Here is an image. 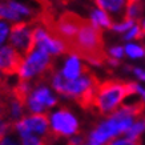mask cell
<instances>
[{
  "instance_id": "cell-1",
  "label": "cell",
  "mask_w": 145,
  "mask_h": 145,
  "mask_svg": "<svg viewBox=\"0 0 145 145\" xmlns=\"http://www.w3.org/2000/svg\"><path fill=\"white\" fill-rule=\"evenodd\" d=\"M68 53L96 65H101L109 60L104 49L101 29L93 25L91 20H85L75 40L68 45Z\"/></svg>"
},
{
  "instance_id": "cell-2",
  "label": "cell",
  "mask_w": 145,
  "mask_h": 145,
  "mask_svg": "<svg viewBox=\"0 0 145 145\" xmlns=\"http://www.w3.org/2000/svg\"><path fill=\"white\" fill-rule=\"evenodd\" d=\"M136 87L137 84L135 83H121L114 80L100 83L95 97L93 108H96L101 114L113 113L119 109L125 97L136 95Z\"/></svg>"
},
{
  "instance_id": "cell-3",
  "label": "cell",
  "mask_w": 145,
  "mask_h": 145,
  "mask_svg": "<svg viewBox=\"0 0 145 145\" xmlns=\"http://www.w3.org/2000/svg\"><path fill=\"white\" fill-rule=\"evenodd\" d=\"M85 20L87 19H83L80 18L79 15H76V13L67 11L63 15H60L59 19H55L52 25L49 27L47 31L55 37L64 41L67 45V49H68V45L75 40V37L77 36V33L80 31V28L84 25Z\"/></svg>"
},
{
  "instance_id": "cell-4",
  "label": "cell",
  "mask_w": 145,
  "mask_h": 145,
  "mask_svg": "<svg viewBox=\"0 0 145 145\" xmlns=\"http://www.w3.org/2000/svg\"><path fill=\"white\" fill-rule=\"evenodd\" d=\"M11 47L15 48L24 59L31 55L36 48L35 41V27L31 23H15L11 27Z\"/></svg>"
},
{
  "instance_id": "cell-5",
  "label": "cell",
  "mask_w": 145,
  "mask_h": 145,
  "mask_svg": "<svg viewBox=\"0 0 145 145\" xmlns=\"http://www.w3.org/2000/svg\"><path fill=\"white\" fill-rule=\"evenodd\" d=\"M51 71H52V63L49 59V55L41 49H35L31 55H28L24 59L18 75L20 80L28 81L33 76L48 73Z\"/></svg>"
},
{
  "instance_id": "cell-6",
  "label": "cell",
  "mask_w": 145,
  "mask_h": 145,
  "mask_svg": "<svg viewBox=\"0 0 145 145\" xmlns=\"http://www.w3.org/2000/svg\"><path fill=\"white\" fill-rule=\"evenodd\" d=\"M15 128L22 137L27 135H39L44 138H52V132H49L48 117L44 113L32 114L29 117L20 119L15 124Z\"/></svg>"
},
{
  "instance_id": "cell-7",
  "label": "cell",
  "mask_w": 145,
  "mask_h": 145,
  "mask_svg": "<svg viewBox=\"0 0 145 145\" xmlns=\"http://www.w3.org/2000/svg\"><path fill=\"white\" fill-rule=\"evenodd\" d=\"M51 128L53 136H72L77 132L79 123L68 109H60L52 114Z\"/></svg>"
},
{
  "instance_id": "cell-8",
  "label": "cell",
  "mask_w": 145,
  "mask_h": 145,
  "mask_svg": "<svg viewBox=\"0 0 145 145\" xmlns=\"http://www.w3.org/2000/svg\"><path fill=\"white\" fill-rule=\"evenodd\" d=\"M55 104H56V99L51 95L49 89L45 87H37L35 91H32V93H29L25 105L29 108L31 112L39 114L43 113V110L47 106H53Z\"/></svg>"
},
{
  "instance_id": "cell-9",
  "label": "cell",
  "mask_w": 145,
  "mask_h": 145,
  "mask_svg": "<svg viewBox=\"0 0 145 145\" xmlns=\"http://www.w3.org/2000/svg\"><path fill=\"white\" fill-rule=\"evenodd\" d=\"M24 57L11 45L0 48V72L4 75H15L20 69Z\"/></svg>"
},
{
  "instance_id": "cell-10",
  "label": "cell",
  "mask_w": 145,
  "mask_h": 145,
  "mask_svg": "<svg viewBox=\"0 0 145 145\" xmlns=\"http://www.w3.org/2000/svg\"><path fill=\"white\" fill-rule=\"evenodd\" d=\"M97 7L110 15L112 19L117 20H125L127 19V5L128 0H95Z\"/></svg>"
},
{
  "instance_id": "cell-11",
  "label": "cell",
  "mask_w": 145,
  "mask_h": 145,
  "mask_svg": "<svg viewBox=\"0 0 145 145\" xmlns=\"http://www.w3.org/2000/svg\"><path fill=\"white\" fill-rule=\"evenodd\" d=\"M87 71H88V68L81 64L79 57L72 55L64 64V68L61 71V76L67 81H72V80H76L79 79L80 76H83Z\"/></svg>"
},
{
  "instance_id": "cell-12",
  "label": "cell",
  "mask_w": 145,
  "mask_h": 145,
  "mask_svg": "<svg viewBox=\"0 0 145 145\" xmlns=\"http://www.w3.org/2000/svg\"><path fill=\"white\" fill-rule=\"evenodd\" d=\"M91 23L97 28H101V27L103 28H112V25H113L110 16H108V13H105L101 9H95L92 12Z\"/></svg>"
},
{
  "instance_id": "cell-13",
  "label": "cell",
  "mask_w": 145,
  "mask_h": 145,
  "mask_svg": "<svg viewBox=\"0 0 145 145\" xmlns=\"http://www.w3.org/2000/svg\"><path fill=\"white\" fill-rule=\"evenodd\" d=\"M145 131V120H140L137 123H133V125L127 131V138L129 140H138L140 135Z\"/></svg>"
},
{
  "instance_id": "cell-14",
  "label": "cell",
  "mask_w": 145,
  "mask_h": 145,
  "mask_svg": "<svg viewBox=\"0 0 145 145\" xmlns=\"http://www.w3.org/2000/svg\"><path fill=\"white\" fill-rule=\"evenodd\" d=\"M23 145H49L51 138H44V137H37L33 135H27L23 136Z\"/></svg>"
},
{
  "instance_id": "cell-15",
  "label": "cell",
  "mask_w": 145,
  "mask_h": 145,
  "mask_svg": "<svg viewBox=\"0 0 145 145\" xmlns=\"http://www.w3.org/2000/svg\"><path fill=\"white\" fill-rule=\"evenodd\" d=\"M20 15L15 12L8 4H3L0 3V19H8V20H19Z\"/></svg>"
},
{
  "instance_id": "cell-16",
  "label": "cell",
  "mask_w": 145,
  "mask_h": 145,
  "mask_svg": "<svg viewBox=\"0 0 145 145\" xmlns=\"http://www.w3.org/2000/svg\"><path fill=\"white\" fill-rule=\"evenodd\" d=\"M124 49H125V52H127L128 56L133 57V59L141 57L145 53L144 48H142V47H140V45H136V44H128Z\"/></svg>"
},
{
  "instance_id": "cell-17",
  "label": "cell",
  "mask_w": 145,
  "mask_h": 145,
  "mask_svg": "<svg viewBox=\"0 0 145 145\" xmlns=\"http://www.w3.org/2000/svg\"><path fill=\"white\" fill-rule=\"evenodd\" d=\"M144 36V32H142V28L140 27V24L137 23L129 29L127 35H125V40H132V39H141Z\"/></svg>"
},
{
  "instance_id": "cell-18",
  "label": "cell",
  "mask_w": 145,
  "mask_h": 145,
  "mask_svg": "<svg viewBox=\"0 0 145 145\" xmlns=\"http://www.w3.org/2000/svg\"><path fill=\"white\" fill-rule=\"evenodd\" d=\"M8 5L15 11V12L18 13V15H31V12H32L28 7L20 4V3H16V1H9Z\"/></svg>"
},
{
  "instance_id": "cell-19",
  "label": "cell",
  "mask_w": 145,
  "mask_h": 145,
  "mask_svg": "<svg viewBox=\"0 0 145 145\" xmlns=\"http://www.w3.org/2000/svg\"><path fill=\"white\" fill-rule=\"evenodd\" d=\"M133 25H135V20L125 19L124 22L117 23V24H113V25H112V29H114V31H119V32H124V31H127V29H131Z\"/></svg>"
},
{
  "instance_id": "cell-20",
  "label": "cell",
  "mask_w": 145,
  "mask_h": 145,
  "mask_svg": "<svg viewBox=\"0 0 145 145\" xmlns=\"http://www.w3.org/2000/svg\"><path fill=\"white\" fill-rule=\"evenodd\" d=\"M64 84H65V79H64V77L61 76V73H56V75H53L52 85H53V88L56 89L59 93H63Z\"/></svg>"
},
{
  "instance_id": "cell-21",
  "label": "cell",
  "mask_w": 145,
  "mask_h": 145,
  "mask_svg": "<svg viewBox=\"0 0 145 145\" xmlns=\"http://www.w3.org/2000/svg\"><path fill=\"white\" fill-rule=\"evenodd\" d=\"M108 145H140V140H129V138H119L110 141Z\"/></svg>"
},
{
  "instance_id": "cell-22",
  "label": "cell",
  "mask_w": 145,
  "mask_h": 145,
  "mask_svg": "<svg viewBox=\"0 0 145 145\" xmlns=\"http://www.w3.org/2000/svg\"><path fill=\"white\" fill-rule=\"evenodd\" d=\"M9 29H11V28H8V25H7L5 23L0 22V45L4 43L5 37H7L9 33Z\"/></svg>"
},
{
  "instance_id": "cell-23",
  "label": "cell",
  "mask_w": 145,
  "mask_h": 145,
  "mask_svg": "<svg viewBox=\"0 0 145 145\" xmlns=\"http://www.w3.org/2000/svg\"><path fill=\"white\" fill-rule=\"evenodd\" d=\"M124 53H125V49H124L123 47H113V48L109 51V55L114 60H116V59H121Z\"/></svg>"
},
{
  "instance_id": "cell-24",
  "label": "cell",
  "mask_w": 145,
  "mask_h": 145,
  "mask_svg": "<svg viewBox=\"0 0 145 145\" xmlns=\"http://www.w3.org/2000/svg\"><path fill=\"white\" fill-rule=\"evenodd\" d=\"M9 128H11V124L9 123H5V121H1L0 120V140H3V138H5V135H7V132L9 131Z\"/></svg>"
},
{
  "instance_id": "cell-25",
  "label": "cell",
  "mask_w": 145,
  "mask_h": 145,
  "mask_svg": "<svg viewBox=\"0 0 145 145\" xmlns=\"http://www.w3.org/2000/svg\"><path fill=\"white\" fill-rule=\"evenodd\" d=\"M133 72L136 73V76L138 77V79L142 80V81L145 83V71L140 69V68H135V69H133Z\"/></svg>"
},
{
  "instance_id": "cell-26",
  "label": "cell",
  "mask_w": 145,
  "mask_h": 145,
  "mask_svg": "<svg viewBox=\"0 0 145 145\" xmlns=\"http://www.w3.org/2000/svg\"><path fill=\"white\" fill-rule=\"evenodd\" d=\"M81 144V137H73L69 141V145H80Z\"/></svg>"
},
{
  "instance_id": "cell-27",
  "label": "cell",
  "mask_w": 145,
  "mask_h": 145,
  "mask_svg": "<svg viewBox=\"0 0 145 145\" xmlns=\"http://www.w3.org/2000/svg\"><path fill=\"white\" fill-rule=\"evenodd\" d=\"M0 145H16V144L12 140H9V138H3V140H0Z\"/></svg>"
},
{
  "instance_id": "cell-28",
  "label": "cell",
  "mask_w": 145,
  "mask_h": 145,
  "mask_svg": "<svg viewBox=\"0 0 145 145\" xmlns=\"http://www.w3.org/2000/svg\"><path fill=\"white\" fill-rule=\"evenodd\" d=\"M136 1H140V0H128V5L133 4V3H136ZM128 5H127V7H128Z\"/></svg>"
},
{
  "instance_id": "cell-29",
  "label": "cell",
  "mask_w": 145,
  "mask_h": 145,
  "mask_svg": "<svg viewBox=\"0 0 145 145\" xmlns=\"http://www.w3.org/2000/svg\"><path fill=\"white\" fill-rule=\"evenodd\" d=\"M141 28H142V32H144V33H145V22L142 23V27H141Z\"/></svg>"
},
{
  "instance_id": "cell-30",
  "label": "cell",
  "mask_w": 145,
  "mask_h": 145,
  "mask_svg": "<svg viewBox=\"0 0 145 145\" xmlns=\"http://www.w3.org/2000/svg\"><path fill=\"white\" fill-rule=\"evenodd\" d=\"M59 1H61V3H63V1H65V0H59Z\"/></svg>"
}]
</instances>
